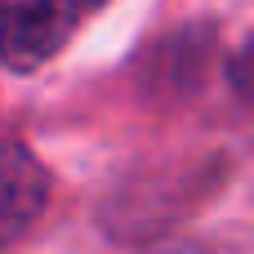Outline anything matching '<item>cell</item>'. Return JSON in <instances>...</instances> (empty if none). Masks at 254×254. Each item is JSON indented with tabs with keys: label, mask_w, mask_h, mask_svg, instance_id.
<instances>
[{
	"label": "cell",
	"mask_w": 254,
	"mask_h": 254,
	"mask_svg": "<svg viewBox=\"0 0 254 254\" xmlns=\"http://www.w3.org/2000/svg\"><path fill=\"white\" fill-rule=\"evenodd\" d=\"M76 27V0H4V63L31 71L49 63Z\"/></svg>",
	"instance_id": "obj_1"
},
{
	"label": "cell",
	"mask_w": 254,
	"mask_h": 254,
	"mask_svg": "<svg viewBox=\"0 0 254 254\" xmlns=\"http://www.w3.org/2000/svg\"><path fill=\"white\" fill-rule=\"evenodd\" d=\"M45 192H49V179L36 165V156L22 143H9V156H4V232L9 237H18L45 210Z\"/></svg>",
	"instance_id": "obj_2"
},
{
	"label": "cell",
	"mask_w": 254,
	"mask_h": 254,
	"mask_svg": "<svg viewBox=\"0 0 254 254\" xmlns=\"http://www.w3.org/2000/svg\"><path fill=\"white\" fill-rule=\"evenodd\" d=\"M232 85H237V94L254 103V36L241 45V54L232 58Z\"/></svg>",
	"instance_id": "obj_3"
}]
</instances>
